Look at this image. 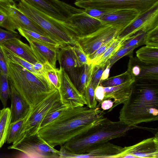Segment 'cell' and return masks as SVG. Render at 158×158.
I'll use <instances>...</instances> for the list:
<instances>
[{
    "label": "cell",
    "instance_id": "obj_12",
    "mask_svg": "<svg viewBox=\"0 0 158 158\" xmlns=\"http://www.w3.org/2000/svg\"><path fill=\"white\" fill-rule=\"evenodd\" d=\"M158 27V3L120 31L116 38L123 42L140 31L146 32Z\"/></svg>",
    "mask_w": 158,
    "mask_h": 158
},
{
    "label": "cell",
    "instance_id": "obj_23",
    "mask_svg": "<svg viewBox=\"0 0 158 158\" xmlns=\"http://www.w3.org/2000/svg\"><path fill=\"white\" fill-rule=\"evenodd\" d=\"M17 30L20 35L28 42H35L57 49L64 46L49 36L21 27L19 28Z\"/></svg>",
    "mask_w": 158,
    "mask_h": 158
},
{
    "label": "cell",
    "instance_id": "obj_9",
    "mask_svg": "<svg viewBox=\"0 0 158 158\" xmlns=\"http://www.w3.org/2000/svg\"><path fill=\"white\" fill-rule=\"evenodd\" d=\"M39 11L61 22L73 15L82 13L84 10L78 9L59 0H23Z\"/></svg>",
    "mask_w": 158,
    "mask_h": 158
},
{
    "label": "cell",
    "instance_id": "obj_7",
    "mask_svg": "<svg viewBox=\"0 0 158 158\" xmlns=\"http://www.w3.org/2000/svg\"><path fill=\"white\" fill-rule=\"evenodd\" d=\"M158 3V0H76L74 2L76 6L84 9L106 11L135 9L140 12V15Z\"/></svg>",
    "mask_w": 158,
    "mask_h": 158
},
{
    "label": "cell",
    "instance_id": "obj_43",
    "mask_svg": "<svg viewBox=\"0 0 158 158\" xmlns=\"http://www.w3.org/2000/svg\"><path fill=\"white\" fill-rule=\"evenodd\" d=\"M0 73L8 74L7 61L3 49L0 45Z\"/></svg>",
    "mask_w": 158,
    "mask_h": 158
},
{
    "label": "cell",
    "instance_id": "obj_40",
    "mask_svg": "<svg viewBox=\"0 0 158 158\" xmlns=\"http://www.w3.org/2000/svg\"><path fill=\"white\" fill-rule=\"evenodd\" d=\"M73 49L76 58L80 65L88 64L87 55L83 51L79 45L76 44L73 46Z\"/></svg>",
    "mask_w": 158,
    "mask_h": 158
},
{
    "label": "cell",
    "instance_id": "obj_44",
    "mask_svg": "<svg viewBox=\"0 0 158 158\" xmlns=\"http://www.w3.org/2000/svg\"><path fill=\"white\" fill-rule=\"evenodd\" d=\"M84 11L89 16L98 19L106 11L95 9H84Z\"/></svg>",
    "mask_w": 158,
    "mask_h": 158
},
{
    "label": "cell",
    "instance_id": "obj_34",
    "mask_svg": "<svg viewBox=\"0 0 158 158\" xmlns=\"http://www.w3.org/2000/svg\"><path fill=\"white\" fill-rule=\"evenodd\" d=\"M10 89L8 75L0 74V100L4 108L7 105L8 99L10 97Z\"/></svg>",
    "mask_w": 158,
    "mask_h": 158
},
{
    "label": "cell",
    "instance_id": "obj_39",
    "mask_svg": "<svg viewBox=\"0 0 158 158\" xmlns=\"http://www.w3.org/2000/svg\"><path fill=\"white\" fill-rule=\"evenodd\" d=\"M0 27H2L8 31L16 34L18 32L16 27L10 20L6 14L0 10Z\"/></svg>",
    "mask_w": 158,
    "mask_h": 158
},
{
    "label": "cell",
    "instance_id": "obj_10",
    "mask_svg": "<svg viewBox=\"0 0 158 158\" xmlns=\"http://www.w3.org/2000/svg\"><path fill=\"white\" fill-rule=\"evenodd\" d=\"M120 31L114 26L104 24L94 32L85 36L77 37L75 40L88 56L103 44L116 38Z\"/></svg>",
    "mask_w": 158,
    "mask_h": 158
},
{
    "label": "cell",
    "instance_id": "obj_13",
    "mask_svg": "<svg viewBox=\"0 0 158 158\" xmlns=\"http://www.w3.org/2000/svg\"><path fill=\"white\" fill-rule=\"evenodd\" d=\"M0 10L6 14L17 30L21 27L49 37L43 28L18 8L13 0H0Z\"/></svg>",
    "mask_w": 158,
    "mask_h": 158
},
{
    "label": "cell",
    "instance_id": "obj_33",
    "mask_svg": "<svg viewBox=\"0 0 158 158\" xmlns=\"http://www.w3.org/2000/svg\"><path fill=\"white\" fill-rule=\"evenodd\" d=\"M147 33L143 31H138L123 42L119 49L135 46L137 47L144 44Z\"/></svg>",
    "mask_w": 158,
    "mask_h": 158
},
{
    "label": "cell",
    "instance_id": "obj_22",
    "mask_svg": "<svg viewBox=\"0 0 158 158\" xmlns=\"http://www.w3.org/2000/svg\"><path fill=\"white\" fill-rule=\"evenodd\" d=\"M30 46L38 61L43 64L48 63L56 68L59 49L35 42L29 41Z\"/></svg>",
    "mask_w": 158,
    "mask_h": 158
},
{
    "label": "cell",
    "instance_id": "obj_26",
    "mask_svg": "<svg viewBox=\"0 0 158 158\" xmlns=\"http://www.w3.org/2000/svg\"><path fill=\"white\" fill-rule=\"evenodd\" d=\"M10 108H4L0 112V148L6 142L8 129L11 123Z\"/></svg>",
    "mask_w": 158,
    "mask_h": 158
},
{
    "label": "cell",
    "instance_id": "obj_28",
    "mask_svg": "<svg viewBox=\"0 0 158 158\" xmlns=\"http://www.w3.org/2000/svg\"><path fill=\"white\" fill-rule=\"evenodd\" d=\"M42 74L56 89H59L61 84L60 69L54 68L48 63L43 64Z\"/></svg>",
    "mask_w": 158,
    "mask_h": 158
},
{
    "label": "cell",
    "instance_id": "obj_27",
    "mask_svg": "<svg viewBox=\"0 0 158 158\" xmlns=\"http://www.w3.org/2000/svg\"><path fill=\"white\" fill-rule=\"evenodd\" d=\"M69 107L68 106L62 103L60 99L56 102L44 118L41 124L40 128L52 122Z\"/></svg>",
    "mask_w": 158,
    "mask_h": 158
},
{
    "label": "cell",
    "instance_id": "obj_5",
    "mask_svg": "<svg viewBox=\"0 0 158 158\" xmlns=\"http://www.w3.org/2000/svg\"><path fill=\"white\" fill-rule=\"evenodd\" d=\"M18 8L24 15L40 26L52 39L62 44L74 46L76 42L62 22L39 11L19 0Z\"/></svg>",
    "mask_w": 158,
    "mask_h": 158
},
{
    "label": "cell",
    "instance_id": "obj_41",
    "mask_svg": "<svg viewBox=\"0 0 158 158\" xmlns=\"http://www.w3.org/2000/svg\"><path fill=\"white\" fill-rule=\"evenodd\" d=\"M115 39L103 44L93 53L87 56L88 64H90L93 60L103 54L113 43Z\"/></svg>",
    "mask_w": 158,
    "mask_h": 158
},
{
    "label": "cell",
    "instance_id": "obj_25",
    "mask_svg": "<svg viewBox=\"0 0 158 158\" xmlns=\"http://www.w3.org/2000/svg\"><path fill=\"white\" fill-rule=\"evenodd\" d=\"M137 58L144 63L158 64V48L143 46L136 52Z\"/></svg>",
    "mask_w": 158,
    "mask_h": 158
},
{
    "label": "cell",
    "instance_id": "obj_8",
    "mask_svg": "<svg viewBox=\"0 0 158 158\" xmlns=\"http://www.w3.org/2000/svg\"><path fill=\"white\" fill-rule=\"evenodd\" d=\"M19 151L30 158H60L59 151L36 134L25 138L8 148Z\"/></svg>",
    "mask_w": 158,
    "mask_h": 158
},
{
    "label": "cell",
    "instance_id": "obj_17",
    "mask_svg": "<svg viewBox=\"0 0 158 158\" xmlns=\"http://www.w3.org/2000/svg\"><path fill=\"white\" fill-rule=\"evenodd\" d=\"M60 67L68 73V75L75 86L81 66L74 53L73 46L66 45L59 48L57 55Z\"/></svg>",
    "mask_w": 158,
    "mask_h": 158
},
{
    "label": "cell",
    "instance_id": "obj_48",
    "mask_svg": "<svg viewBox=\"0 0 158 158\" xmlns=\"http://www.w3.org/2000/svg\"><path fill=\"white\" fill-rule=\"evenodd\" d=\"M1 110H0V112Z\"/></svg>",
    "mask_w": 158,
    "mask_h": 158
},
{
    "label": "cell",
    "instance_id": "obj_31",
    "mask_svg": "<svg viewBox=\"0 0 158 158\" xmlns=\"http://www.w3.org/2000/svg\"><path fill=\"white\" fill-rule=\"evenodd\" d=\"M25 118L16 122L10 123L6 139L8 143H14L19 138L21 133Z\"/></svg>",
    "mask_w": 158,
    "mask_h": 158
},
{
    "label": "cell",
    "instance_id": "obj_35",
    "mask_svg": "<svg viewBox=\"0 0 158 158\" xmlns=\"http://www.w3.org/2000/svg\"><path fill=\"white\" fill-rule=\"evenodd\" d=\"M94 91L95 89L90 81L86 87L84 94L86 105L89 108H95L97 106V102L95 98Z\"/></svg>",
    "mask_w": 158,
    "mask_h": 158
},
{
    "label": "cell",
    "instance_id": "obj_29",
    "mask_svg": "<svg viewBox=\"0 0 158 158\" xmlns=\"http://www.w3.org/2000/svg\"><path fill=\"white\" fill-rule=\"evenodd\" d=\"M123 41L116 38L113 43L102 55L93 60L90 64L100 65L106 64L120 48Z\"/></svg>",
    "mask_w": 158,
    "mask_h": 158
},
{
    "label": "cell",
    "instance_id": "obj_6",
    "mask_svg": "<svg viewBox=\"0 0 158 158\" xmlns=\"http://www.w3.org/2000/svg\"><path fill=\"white\" fill-rule=\"evenodd\" d=\"M60 99L59 91L57 89L35 106L31 107L28 113L25 118L21 135L12 144L37 133L48 111L53 104Z\"/></svg>",
    "mask_w": 158,
    "mask_h": 158
},
{
    "label": "cell",
    "instance_id": "obj_16",
    "mask_svg": "<svg viewBox=\"0 0 158 158\" xmlns=\"http://www.w3.org/2000/svg\"><path fill=\"white\" fill-rule=\"evenodd\" d=\"M140 15V12L135 9H120L106 11L98 19L104 24L114 26L121 31Z\"/></svg>",
    "mask_w": 158,
    "mask_h": 158
},
{
    "label": "cell",
    "instance_id": "obj_47",
    "mask_svg": "<svg viewBox=\"0 0 158 158\" xmlns=\"http://www.w3.org/2000/svg\"><path fill=\"white\" fill-rule=\"evenodd\" d=\"M111 67L112 66L109 65L108 64L107 66L102 73L101 79V82L102 81L108 78L110 74V70Z\"/></svg>",
    "mask_w": 158,
    "mask_h": 158
},
{
    "label": "cell",
    "instance_id": "obj_30",
    "mask_svg": "<svg viewBox=\"0 0 158 158\" xmlns=\"http://www.w3.org/2000/svg\"><path fill=\"white\" fill-rule=\"evenodd\" d=\"M139 64L141 68L140 73L135 80H158V64H147L140 60Z\"/></svg>",
    "mask_w": 158,
    "mask_h": 158
},
{
    "label": "cell",
    "instance_id": "obj_45",
    "mask_svg": "<svg viewBox=\"0 0 158 158\" xmlns=\"http://www.w3.org/2000/svg\"><path fill=\"white\" fill-rule=\"evenodd\" d=\"M95 96L97 102L100 104L103 101L104 96V87L99 85L95 89Z\"/></svg>",
    "mask_w": 158,
    "mask_h": 158
},
{
    "label": "cell",
    "instance_id": "obj_11",
    "mask_svg": "<svg viewBox=\"0 0 158 158\" xmlns=\"http://www.w3.org/2000/svg\"><path fill=\"white\" fill-rule=\"evenodd\" d=\"M62 22L74 40L77 37L94 32L104 25L100 20L89 16L84 11L74 15Z\"/></svg>",
    "mask_w": 158,
    "mask_h": 158
},
{
    "label": "cell",
    "instance_id": "obj_37",
    "mask_svg": "<svg viewBox=\"0 0 158 158\" xmlns=\"http://www.w3.org/2000/svg\"><path fill=\"white\" fill-rule=\"evenodd\" d=\"M137 47H131L119 49L107 61L109 65H112L118 60L123 56L128 55L129 57L132 56L134 50Z\"/></svg>",
    "mask_w": 158,
    "mask_h": 158
},
{
    "label": "cell",
    "instance_id": "obj_36",
    "mask_svg": "<svg viewBox=\"0 0 158 158\" xmlns=\"http://www.w3.org/2000/svg\"><path fill=\"white\" fill-rule=\"evenodd\" d=\"M93 65L91 81L95 89L101 82V79L102 73L107 66L108 64L107 63L104 64Z\"/></svg>",
    "mask_w": 158,
    "mask_h": 158
},
{
    "label": "cell",
    "instance_id": "obj_2",
    "mask_svg": "<svg viewBox=\"0 0 158 158\" xmlns=\"http://www.w3.org/2000/svg\"><path fill=\"white\" fill-rule=\"evenodd\" d=\"M137 80L119 112V120L129 126L158 120V80Z\"/></svg>",
    "mask_w": 158,
    "mask_h": 158
},
{
    "label": "cell",
    "instance_id": "obj_18",
    "mask_svg": "<svg viewBox=\"0 0 158 158\" xmlns=\"http://www.w3.org/2000/svg\"><path fill=\"white\" fill-rule=\"evenodd\" d=\"M123 148L107 141L98 144L92 148L87 152L82 154L71 153V158H117Z\"/></svg>",
    "mask_w": 158,
    "mask_h": 158
},
{
    "label": "cell",
    "instance_id": "obj_21",
    "mask_svg": "<svg viewBox=\"0 0 158 158\" xmlns=\"http://www.w3.org/2000/svg\"><path fill=\"white\" fill-rule=\"evenodd\" d=\"M2 48L34 64L38 61L30 46L20 39L11 40L0 44Z\"/></svg>",
    "mask_w": 158,
    "mask_h": 158
},
{
    "label": "cell",
    "instance_id": "obj_19",
    "mask_svg": "<svg viewBox=\"0 0 158 158\" xmlns=\"http://www.w3.org/2000/svg\"><path fill=\"white\" fill-rule=\"evenodd\" d=\"M135 79L113 87H104V96L103 101L113 99L114 103L112 108L108 112L111 111L117 106L124 104L127 99L131 92Z\"/></svg>",
    "mask_w": 158,
    "mask_h": 158
},
{
    "label": "cell",
    "instance_id": "obj_38",
    "mask_svg": "<svg viewBox=\"0 0 158 158\" xmlns=\"http://www.w3.org/2000/svg\"><path fill=\"white\" fill-rule=\"evenodd\" d=\"M146 46L158 48V27L147 32L144 41Z\"/></svg>",
    "mask_w": 158,
    "mask_h": 158
},
{
    "label": "cell",
    "instance_id": "obj_14",
    "mask_svg": "<svg viewBox=\"0 0 158 158\" xmlns=\"http://www.w3.org/2000/svg\"><path fill=\"white\" fill-rule=\"evenodd\" d=\"M61 84L58 90L60 99L64 104L73 108L86 105L84 96L76 88L68 74L60 67Z\"/></svg>",
    "mask_w": 158,
    "mask_h": 158
},
{
    "label": "cell",
    "instance_id": "obj_15",
    "mask_svg": "<svg viewBox=\"0 0 158 158\" xmlns=\"http://www.w3.org/2000/svg\"><path fill=\"white\" fill-rule=\"evenodd\" d=\"M131 155L135 158H158V134L145 139L136 144L123 148L122 151L117 158H123Z\"/></svg>",
    "mask_w": 158,
    "mask_h": 158
},
{
    "label": "cell",
    "instance_id": "obj_42",
    "mask_svg": "<svg viewBox=\"0 0 158 158\" xmlns=\"http://www.w3.org/2000/svg\"><path fill=\"white\" fill-rule=\"evenodd\" d=\"M21 36L18 34L5 30L0 27V44L15 39H20Z\"/></svg>",
    "mask_w": 158,
    "mask_h": 158
},
{
    "label": "cell",
    "instance_id": "obj_32",
    "mask_svg": "<svg viewBox=\"0 0 158 158\" xmlns=\"http://www.w3.org/2000/svg\"><path fill=\"white\" fill-rule=\"evenodd\" d=\"M133 79H135V78L127 70L119 75L108 78L102 81L100 85L103 87L115 86Z\"/></svg>",
    "mask_w": 158,
    "mask_h": 158
},
{
    "label": "cell",
    "instance_id": "obj_49",
    "mask_svg": "<svg viewBox=\"0 0 158 158\" xmlns=\"http://www.w3.org/2000/svg\"></svg>",
    "mask_w": 158,
    "mask_h": 158
},
{
    "label": "cell",
    "instance_id": "obj_4",
    "mask_svg": "<svg viewBox=\"0 0 158 158\" xmlns=\"http://www.w3.org/2000/svg\"><path fill=\"white\" fill-rule=\"evenodd\" d=\"M6 60L9 82L31 107L57 89L44 77L36 76L20 65Z\"/></svg>",
    "mask_w": 158,
    "mask_h": 158
},
{
    "label": "cell",
    "instance_id": "obj_1",
    "mask_svg": "<svg viewBox=\"0 0 158 158\" xmlns=\"http://www.w3.org/2000/svg\"><path fill=\"white\" fill-rule=\"evenodd\" d=\"M105 114L97 107H69L52 122L40 128L38 133L51 146H61L96 125Z\"/></svg>",
    "mask_w": 158,
    "mask_h": 158
},
{
    "label": "cell",
    "instance_id": "obj_3",
    "mask_svg": "<svg viewBox=\"0 0 158 158\" xmlns=\"http://www.w3.org/2000/svg\"><path fill=\"white\" fill-rule=\"evenodd\" d=\"M139 127L129 126L119 120L112 121L104 117L96 125L62 146L72 153L84 154L98 144L124 136L129 131Z\"/></svg>",
    "mask_w": 158,
    "mask_h": 158
},
{
    "label": "cell",
    "instance_id": "obj_24",
    "mask_svg": "<svg viewBox=\"0 0 158 158\" xmlns=\"http://www.w3.org/2000/svg\"><path fill=\"white\" fill-rule=\"evenodd\" d=\"M93 67V65L92 64H86L80 69L75 87L84 95L85 89L91 80Z\"/></svg>",
    "mask_w": 158,
    "mask_h": 158
},
{
    "label": "cell",
    "instance_id": "obj_46",
    "mask_svg": "<svg viewBox=\"0 0 158 158\" xmlns=\"http://www.w3.org/2000/svg\"><path fill=\"white\" fill-rule=\"evenodd\" d=\"M114 102L110 99H106L101 103V108L103 110H110L113 107Z\"/></svg>",
    "mask_w": 158,
    "mask_h": 158
},
{
    "label": "cell",
    "instance_id": "obj_20",
    "mask_svg": "<svg viewBox=\"0 0 158 158\" xmlns=\"http://www.w3.org/2000/svg\"><path fill=\"white\" fill-rule=\"evenodd\" d=\"M9 83L11 100V105L10 108L11 123H13L24 118L28 113L31 107L12 84L10 82Z\"/></svg>",
    "mask_w": 158,
    "mask_h": 158
}]
</instances>
